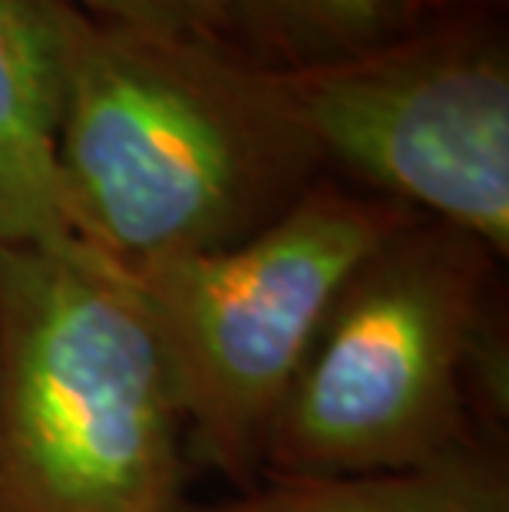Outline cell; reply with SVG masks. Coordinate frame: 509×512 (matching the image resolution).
Wrapping results in <instances>:
<instances>
[{
	"mask_svg": "<svg viewBox=\"0 0 509 512\" xmlns=\"http://www.w3.org/2000/svg\"><path fill=\"white\" fill-rule=\"evenodd\" d=\"M186 440L133 275L0 245V512H186Z\"/></svg>",
	"mask_w": 509,
	"mask_h": 512,
	"instance_id": "2",
	"label": "cell"
},
{
	"mask_svg": "<svg viewBox=\"0 0 509 512\" xmlns=\"http://www.w3.org/2000/svg\"><path fill=\"white\" fill-rule=\"evenodd\" d=\"M420 4H443V0H420Z\"/></svg>",
	"mask_w": 509,
	"mask_h": 512,
	"instance_id": "10",
	"label": "cell"
},
{
	"mask_svg": "<svg viewBox=\"0 0 509 512\" xmlns=\"http://www.w3.org/2000/svg\"><path fill=\"white\" fill-rule=\"evenodd\" d=\"M83 17L70 0H0V245L106 258L80 242L57 162L67 63Z\"/></svg>",
	"mask_w": 509,
	"mask_h": 512,
	"instance_id": "6",
	"label": "cell"
},
{
	"mask_svg": "<svg viewBox=\"0 0 509 512\" xmlns=\"http://www.w3.org/2000/svg\"><path fill=\"white\" fill-rule=\"evenodd\" d=\"M57 162L80 242L129 271L238 245L285 215L324 159L285 73L86 14Z\"/></svg>",
	"mask_w": 509,
	"mask_h": 512,
	"instance_id": "1",
	"label": "cell"
},
{
	"mask_svg": "<svg viewBox=\"0 0 509 512\" xmlns=\"http://www.w3.org/2000/svg\"><path fill=\"white\" fill-rule=\"evenodd\" d=\"M410 219L397 202L311 185L238 245L129 268L189 440L238 489L262 479L275 413L344 281Z\"/></svg>",
	"mask_w": 509,
	"mask_h": 512,
	"instance_id": "4",
	"label": "cell"
},
{
	"mask_svg": "<svg viewBox=\"0 0 509 512\" xmlns=\"http://www.w3.org/2000/svg\"><path fill=\"white\" fill-rule=\"evenodd\" d=\"M285 80L321 159L486 252H509V60L500 40L470 30L404 37Z\"/></svg>",
	"mask_w": 509,
	"mask_h": 512,
	"instance_id": "5",
	"label": "cell"
},
{
	"mask_svg": "<svg viewBox=\"0 0 509 512\" xmlns=\"http://www.w3.org/2000/svg\"><path fill=\"white\" fill-rule=\"evenodd\" d=\"M100 24L182 40H222L219 0H80Z\"/></svg>",
	"mask_w": 509,
	"mask_h": 512,
	"instance_id": "9",
	"label": "cell"
},
{
	"mask_svg": "<svg viewBox=\"0 0 509 512\" xmlns=\"http://www.w3.org/2000/svg\"><path fill=\"white\" fill-rule=\"evenodd\" d=\"M493 252L410 219L351 271L262 453V479L404 470L480 446L476 403L503 407Z\"/></svg>",
	"mask_w": 509,
	"mask_h": 512,
	"instance_id": "3",
	"label": "cell"
},
{
	"mask_svg": "<svg viewBox=\"0 0 509 512\" xmlns=\"http://www.w3.org/2000/svg\"><path fill=\"white\" fill-rule=\"evenodd\" d=\"M420 0H219L222 40L275 73L354 63L407 37Z\"/></svg>",
	"mask_w": 509,
	"mask_h": 512,
	"instance_id": "8",
	"label": "cell"
},
{
	"mask_svg": "<svg viewBox=\"0 0 509 512\" xmlns=\"http://www.w3.org/2000/svg\"><path fill=\"white\" fill-rule=\"evenodd\" d=\"M186 512H509L503 463L483 446L404 470L272 476Z\"/></svg>",
	"mask_w": 509,
	"mask_h": 512,
	"instance_id": "7",
	"label": "cell"
}]
</instances>
